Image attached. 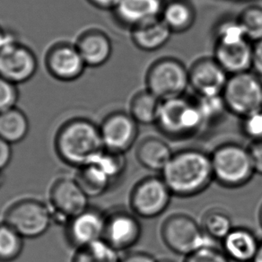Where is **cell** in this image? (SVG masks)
Here are the masks:
<instances>
[{
  "mask_svg": "<svg viewBox=\"0 0 262 262\" xmlns=\"http://www.w3.org/2000/svg\"><path fill=\"white\" fill-rule=\"evenodd\" d=\"M161 176L173 196H196L214 182L211 157L198 148L180 150L173 153Z\"/></svg>",
  "mask_w": 262,
  "mask_h": 262,
  "instance_id": "1",
  "label": "cell"
},
{
  "mask_svg": "<svg viewBox=\"0 0 262 262\" xmlns=\"http://www.w3.org/2000/svg\"><path fill=\"white\" fill-rule=\"evenodd\" d=\"M55 148L67 164L79 168L90 164L104 149L100 126L83 118L69 120L58 129Z\"/></svg>",
  "mask_w": 262,
  "mask_h": 262,
  "instance_id": "2",
  "label": "cell"
},
{
  "mask_svg": "<svg viewBox=\"0 0 262 262\" xmlns=\"http://www.w3.org/2000/svg\"><path fill=\"white\" fill-rule=\"evenodd\" d=\"M214 181L226 189H238L251 182L255 174L248 147L237 143H225L211 154Z\"/></svg>",
  "mask_w": 262,
  "mask_h": 262,
  "instance_id": "3",
  "label": "cell"
},
{
  "mask_svg": "<svg viewBox=\"0 0 262 262\" xmlns=\"http://www.w3.org/2000/svg\"><path fill=\"white\" fill-rule=\"evenodd\" d=\"M155 125L163 135L171 139H188L204 130L196 101L191 102L184 95L162 101Z\"/></svg>",
  "mask_w": 262,
  "mask_h": 262,
  "instance_id": "4",
  "label": "cell"
},
{
  "mask_svg": "<svg viewBox=\"0 0 262 262\" xmlns=\"http://www.w3.org/2000/svg\"><path fill=\"white\" fill-rule=\"evenodd\" d=\"M161 238L170 251L184 257L213 245L214 241L195 219L182 213L172 214L164 220L161 226Z\"/></svg>",
  "mask_w": 262,
  "mask_h": 262,
  "instance_id": "5",
  "label": "cell"
},
{
  "mask_svg": "<svg viewBox=\"0 0 262 262\" xmlns=\"http://www.w3.org/2000/svg\"><path fill=\"white\" fill-rule=\"evenodd\" d=\"M146 89L164 101L182 96L189 88V69L178 58L165 57L146 70Z\"/></svg>",
  "mask_w": 262,
  "mask_h": 262,
  "instance_id": "6",
  "label": "cell"
},
{
  "mask_svg": "<svg viewBox=\"0 0 262 262\" xmlns=\"http://www.w3.org/2000/svg\"><path fill=\"white\" fill-rule=\"evenodd\" d=\"M222 95L228 113L243 119L262 110V78L253 71L229 76Z\"/></svg>",
  "mask_w": 262,
  "mask_h": 262,
  "instance_id": "7",
  "label": "cell"
},
{
  "mask_svg": "<svg viewBox=\"0 0 262 262\" xmlns=\"http://www.w3.org/2000/svg\"><path fill=\"white\" fill-rule=\"evenodd\" d=\"M53 215L47 205L33 199H26L11 205L5 213L4 222L28 239L43 235L47 232Z\"/></svg>",
  "mask_w": 262,
  "mask_h": 262,
  "instance_id": "8",
  "label": "cell"
},
{
  "mask_svg": "<svg viewBox=\"0 0 262 262\" xmlns=\"http://www.w3.org/2000/svg\"><path fill=\"white\" fill-rule=\"evenodd\" d=\"M172 196L162 176H147L131 190V211L141 219H156L167 209Z\"/></svg>",
  "mask_w": 262,
  "mask_h": 262,
  "instance_id": "9",
  "label": "cell"
},
{
  "mask_svg": "<svg viewBox=\"0 0 262 262\" xmlns=\"http://www.w3.org/2000/svg\"><path fill=\"white\" fill-rule=\"evenodd\" d=\"M89 196L75 179L60 178L51 186L50 201L53 219L67 223L89 208Z\"/></svg>",
  "mask_w": 262,
  "mask_h": 262,
  "instance_id": "10",
  "label": "cell"
},
{
  "mask_svg": "<svg viewBox=\"0 0 262 262\" xmlns=\"http://www.w3.org/2000/svg\"><path fill=\"white\" fill-rule=\"evenodd\" d=\"M38 70L33 51L15 40L0 51V77L15 84L32 79Z\"/></svg>",
  "mask_w": 262,
  "mask_h": 262,
  "instance_id": "11",
  "label": "cell"
},
{
  "mask_svg": "<svg viewBox=\"0 0 262 262\" xmlns=\"http://www.w3.org/2000/svg\"><path fill=\"white\" fill-rule=\"evenodd\" d=\"M104 148L125 154L134 146L139 137V124L124 112L110 113L100 126Z\"/></svg>",
  "mask_w": 262,
  "mask_h": 262,
  "instance_id": "12",
  "label": "cell"
},
{
  "mask_svg": "<svg viewBox=\"0 0 262 262\" xmlns=\"http://www.w3.org/2000/svg\"><path fill=\"white\" fill-rule=\"evenodd\" d=\"M141 235V223L139 216L133 212L119 209L106 215L102 240L119 252L134 247L139 243Z\"/></svg>",
  "mask_w": 262,
  "mask_h": 262,
  "instance_id": "13",
  "label": "cell"
},
{
  "mask_svg": "<svg viewBox=\"0 0 262 262\" xmlns=\"http://www.w3.org/2000/svg\"><path fill=\"white\" fill-rule=\"evenodd\" d=\"M228 78L214 57L199 58L189 69V88L199 96L222 95Z\"/></svg>",
  "mask_w": 262,
  "mask_h": 262,
  "instance_id": "14",
  "label": "cell"
},
{
  "mask_svg": "<svg viewBox=\"0 0 262 262\" xmlns=\"http://www.w3.org/2000/svg\"><path fill=\"white\" fill-rule=\"evenodd\" d=\"M105 223L106 214L98 208L89 207L67 223V240L76 250L102 240Z\"/></svg>",
  "mask_w": 262,
  "mask_h": 262,
  "instance_id": "15",
  "label": "cell"
},
{
  "mask_svg": "<svg viewBox=\"0 0 262 262\" xmlns=\"http://www.w3.org/2000/svg\"><path fill=\"white\" fill-rule=\"evenodd\" d=\"M45 65L51 77L63 82L77 80L84 74L86 65L76 44H55L48 51Z\"/></svg>",
  "mask_w": 262,
  "mask_h": 262,
  "instance_id": "16",
  "label": "cell"
},
{
  "mask_svg": "<svg viewBox=\"0 0 262 262\" xmlns=\"http://www.w3.org/2000/svg\"><path fill=\"white\" fill-rule=\"evenodd\" d=\"M164 0H120L113 15L117 21L130 29L161 18Z\"/></svg>",
  "mask_w": 262,
  "mask_h": 262,
  "instance_id": "17",
  "label": "cell"
},
{
  "mask_svg": "<svg viewBox=\"0 0 262 262\" xmlns=\"http://www.w3.org/2000/svg\"><path fill=\"white\" fill-rule=\"evenodd\" d=\"M214 58L229 76L251 71L252 44L249 40L236 43H215Z\"/></svg>",
  "mask_w": 262,
  "mask_h": 262,
  "instance_id": "18",
  "label": "cell"
},
{
  "mask_svg": "<svg viewBox=\"0 0 262 262\" xmlns=\"http://www.w3.org/2000/svg\"><path fill=\"white\" fill-rule=\"evenodd\" d=\"M86 67L98 68L104 65L113 54L110 37L101 30L91 29L81 34L76 43Z\"/></svg>",
  "mask_w": 262,
  "mask_h": 262,
  "instance_id": "19",
  "label": "cell"
},
{
  "mask_svg": "<svg viewBox=\"0 0 262 262\" xmlns=\"http://www.w3.org/2000/svg\"><path fill=\"white\" fill-rule=\"evenodd\" d=\"M259 245L254 233L245 227H233L222 241L223 251L234 262L253 261Z\"/></svg>",
  "mask_w": 262,
  "mask_h": 262,
  "instance_id": "20",
  "label": "cell"
},
{
  "mask_svg": "<svg viewBox=\"0 0 262 262\" xmlns=\"http://www.w3.org/2000/svg\"><path fill=\"white\" fill-rule=\"evenodd\" d=\"M131 40L136 47L143 51H156L164 47L171 39V30L162 19L130 29Z\"/></svg>",
  "mask_w": 262,
  "mask_h": 262,
  "instance_id": "21",
  "label": "cell"
},
{
  "mask_svg": "<svg viewBox=\"0 0 262 262\" xmlns=\"http://www.w3.org/2000/svg\"><path fill=\"white\" fill-rule=\"evenodd\" d=\"M174 152L163 139L148 137L142 139L136 149V157L143 167L162 172Z\"/></svg>",
  "mask_w": 262,
  "mask_h": 262,
  "instance_id": "22",
  "label": "cell"
},
{
  "mask_svg": "<svg viewBox=\"0 0 262 262\" xmlns=\"http://www.w3.org/2000/svg\"><path fill=\"white\" fill-rule=\"evenodd\" d=\"M196 18V10L189 0H169L161 15L172 33H183L191 29Z\"/></svg>",
  "mask_w": 262,
  "mask_h": 262,
  "instance_id": "23",
  "label": "cell"
},
{
  "mask_svg": "<svg viewBox=\"0 0 262 262\" xmlns=\"http://www.w3.org/2000/svg\"><path fill=\"white\" fill-rule=\"evenodd\" d=\"M75 180L89 198L102 195L114 182L95 161L78 168Z\"/></svg>",
  "mask_w": 262,
  "mask_h": 262,
  "instance_id": "24",
  "label": "cell"
},
{
  "mask_svg": "<svg viewBox=\"0 0 262 262\" xmlns=\"http://www.w3.org/2000/svg\"><path fill=\"white\" fill-rule=\"evenodd\" d=\"M162 100L147 89L136 93L131 98L129 112L139 125H155Z\"/></svg>",
  "mask_w": 262,
  "mask_h": 262,
  "instance_id": "25",
  "label": "cell"
},
{
  "mask_svg": "<svg viewBox=\"0 0 262 262\" xmlns=\"http://www.w3.org/2000/svg\"><path fill=\"white\" fill-rule=\"evenodd\" d=\"M29 128L28 118L18 108L15 107L0 113V138L11 145L26 139Z\"/></svg>",
  "mask_w": 262,
  "mask_h": 262,
  "instance_id": "26",
  "label": "cell"
},
{
  "mask_svg": "<svg viewBox=\"0 0 262 262\" xmlns=\"http://www.w3.org/2000/svg\"><path fill=\"white\" fill-rule=\"evenodd\" d=\"M119 251L101 240L77 249L72 262H120Z\"/></svg>",
  "mask_w": 262,
  "mask_h": 262,
  "instance_id": "27",
  "label": "cell"
},
{
  "mask_svg": "<svg viewBox=\"0 0 262 262\" xmlns=\"http://www.w3.org/2000/svg\"><path fill=\"white\" fill-rule=\"evenodd\" d=\"M201 226L212 240L221 242L234 227L231 216L219 208H213L206 212Z\"/></svg>",
  "mask_w": 262,
  "mask_h": 262,
  "instance_id": "28",
  "label": "cell"
},
{
  "mask_svg": "<svg viewBox=\"0 0 262 262\" xmlns=\"http://www.w3.org/2000/svg\"><path fill=\"white\" fill-rule=\"evenodd\" d=\"M24 250V237L7 223H0V262L17 259Z\"/></svg>",
  "mask_w": 262,
  "mask_h": 262,
  "instance_id": "29",
  "label": "cell"
},
{
  "mask_svg": "<svg viewBox=\"0 0 262 262\" xmlns=\"http://www.w3.org/2000/svg\"><path fill=\"white\" fill-rule=\"evenodd\" d=\"M196 103L202 116L204 129L219 123L228 113L222 95L199 96Z\"/></svg>",
  "mask_w": 262,
  "mask_h": 262,
  "instance_id": "30",
  "label": "cell"
},
{
  "mask_svg": "<svg viewBox=\"0 0 262 262\" xmlns=\"http://www.w3.org/2000/svg\"><path fill=\"white\" fill-rule=\"evenodd\" d=\"M215 43L231 44L248 40L246 32L238 17L219 21L215 27Z\"/></svg>",
  "mask_w": 262,
  "mask_h": 262,
  "instance_id": "31",
  "label": "cell"
},
{
  "mask_svg": "<svg viewBox=\"0 0 262 262\" xmlns=\"http://www.w3.org/2000/svg\"><path fill=\"white\" fill-rule=\"evenodd\" d=\"M238 19L244 26L248 40L258 41L262 40V8L251 6L241 12Z\"/></svg>",
  "mask_w": 262,
  "mask_h": 262,
  "instance_id": "32",
  "label": "cell"
},
{
  "mask_svg": "<svg viewBox=\"0 0 262 262\" xmlns=\"http://www.w3.org/2000/svg\"><path fill=\"white\" fill-rule=\"evenodd\" d=\"M241 128L251 142L262 141V110L243 118Z\"/></svg>",
  "mask_w": 262,
  "mask_h": 262,
  "instance_id": "33",
  "label": "cell"
},
{
  "mask_svg": "<svg viewBox=\"0 0 262 262\" xmlns=\"http://www.w3.org/2000/svg\"><path fill=\"white\" fill-rule=\"evenodd\" d=\"M18 99L17 84L0 77V113L16 107Z\"/></svg>",
  "mask_w": 262,
  "mask_h": 262,
  "instance_id": "34",
  "label": "cell"
},
{
  "mask_svg": "<svg viewBox=\"0 0 262 262\" xmlns=\"http://www.w3.org/2000/svg\"><path fill=\"white\" fill-rule=\"evenodd\" d=\"M183 262H231L226 253L214 245L201 248L186 256Z\"/></svg>",
  "mask_w": 262,
  "mask_h": 262,
  "instance_id": "35",
  "label": "cell"
},
{
  "mask_svg": "<svg viewBox=\"0 0 262 262\" xmlns=\"http://www.w3.org/2000/svg\"><path fill=\"white\" fill-rule=\"evenodd\" d=\"M248 148L251 154L255 173L262 175V141L251 142Z\"/></svg>",
  "mask_w": 262,
  "mask_h": 262,
  "instance_id": "36",
  "label": "cell"
},
{
  "mask_svg": "<svg viewBox=\"0 0 262 262\" xmlns=\"http://www.w3.org/2000/svg\"><path fill=\"white\" fill-rule=\"evenodd\" d=\"M251 70L257 76L262 78V40L255 41L252 44Z\"/></svg>",
  "mask_w": 262,
  "mask_h": 262,
  "instance_id": "37",
  "label": "cell"
},
{
  "mask_svg": "<svg viewBox=\"0 0 262 262\" xmlns=\"http://www.w3.org/2000/svg\"><path fill=\"white\" fill-rule=\"evenodd\" d=\"M11 146L10 143L0 138V171L8 167L11 162L13 156Z\"/></svg>",
  "mask_w": 262,
  "mask_h": 262,
  "instance_id": "38",
  "label": "cell"
},
{
  "mask_svg": "<svg viewBox=\"0 0 262 262\" xmlns=\"http://www.w3.org/2000/svg\"><path fill=\"white\" fill-rule=\"evenodd\" d=\"M120 262H158V259L146 251H133L121 258Z\"/></svg>",
  "mask_w": 262,
  "mask_h": 262,
  "instance_id": "39",
  "label": "cell"
},
{
  "mask_svg": "<svg viewBox=\"0 0 262 262\" xmlns=\"http://www.w3.org/2000/svg\"><path fill=\"white\" fill-rule=\"evenodd\" d=\"M90 4L93 5L95 8L102 10H112L116 8L119 4L120 0H88Z\"/></svg>",
  "mask_w": 262,
  "mask_h": 262,
  "instance_id": "40",
  "label": "cell"
},
{
  "mask_svg": "<svg viewBox=\"0 0 262 262\" xmlns=\"http://www.w3.org/2000/svg\"><path fill=\"white\" fill-rule=\"evenodd\" d=\"M15 40H17V39L13 33L7 32L0 26V51Z\"/></svg>",
  "mask_w": 262,
  "mask_h": 262,
  "instance_id": "41",
  "label": "cell"
},
{
  "mask_svg": "<svg viewBox=\"0 0 262 262\" xmlns=\"http://www.w3.org/2000/svg\"><path fill=\"white\" fill-rule=\"evenodd\" d=\"M252 262H262V242H260V245L258 248V253L256 255L253 261Z\"/></svg>",
  "mask_w": 262,
  "mask_h": 262,
  "instance_id": "42",
  "label": "cell"
},
{
  "mask_svg": "<svg viewBox=\"0 0 262 262\" xmlns=\"http://www.w3.org/2000/svg\"><path fill=\"white\" fill-rule=\"evenodd\" d=\"M258 221H259V224H260L262 228V205L260 208H259V212H258Z\"/></svg>",
  "mask_w": 262,
  "mask_h": 262,
  "instance_id": "43",
  "label": "cell"
},
{
  "mask_svg": "<svg viewBox=\"0 0 262 262\" xmlns=\"http://www.w3.org/2000/svg\"><path fill=\"white\" fill-rule=\"evenodd\" d=\"M158 262H175L173 260H171V259H168V258H164V259H161V260H158Z\"/></svg>",
  "mask_w": 262,
  "mask_h": 262,
  "instance_id": "44",
  "label": "cell"
},
{
  "mask_svg": "<svg viewBox=\"0 0 262 262\" xmlns=\"http://www.w3.org/2000/svg\"><path fill=\"white\" fill-rule=\"evenodd\" d=\"M1 183H2V177H1V173H0V186H1Z\"/></svg>",
  "mask_w": 262,
  "mask_h": 262,
  "instance_id": "45",
  "label": "cell"
}]
</instances>
